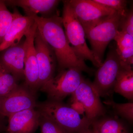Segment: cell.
<instances>
[{
	"label": "cell",
	"instance_id": "6da1fadb",
	"mask_svg": "<svg viewBox=\"0 0 133 133\" xmlns=\"http://www.w3.org/2000/svg\"><path fill=\"white\" fill-rule=\"evenodd\" d=\"M30 17L35 22L39 34L54 51L61 70L72 68L92 73V69L77 56L70 46L63 28L62 17L57 15L48 17L38 15Z\"/></svg>",
	"mask_w": 133,
	"mask_h": 133
},
{
	"label": "cell",
	"instance_id": "7a4b0ae2",
	"mask_svg": "<svg viewBox=\"0 0 133 133\" xmlns=\"http://www.w3.org/2000/svg\"><path fill=\"white\" fill-rule=\"evenodd\" d=\"M41 115L49 119L66 133H79L90 128L91 123L78 111L62 101L48 100L37 104Z\"/></svg>",
	"mask_w": 133,
	"mask_h": 133
},
{
	"label": "cell",
	"instance_id": "3957f363",
	"mask_svg": "<svg viewBox=\"0 0 133 133\" xmlns=\"http://www.w3.org/2000/svg\"><path fill=\"white\" fill-rule=\"evenodd\" d=\"M64 32L70 46L78 57L90 61L96 67L102 64L95 58L85 41V34L82 24L74 14L69 1H63L62 17Z\"/></svg>",
	"mask_w": 133,
	"mask_h": 133
},
{
	"label": "cell",
	"instance_id": "277c9868",
	"mask_svg": "<svg viewBox=\"0 0 133 133\" xmlns=\"http://www.w3.org/2000/svg\"><path fill=\"white\" fill-rule=\"evenodd\" d=\"M122 16L118 12L108 16L95 26L85 30L95 58L102 64L106 49L119 30Z\"/></svg>",
	"mask_w": 133,
	"mask_h": 133
},
{
	"label": "cell",
	"instance_id": "5b68a950",
	"mask_svg": "<svg viewBox=\"0 0 133 133\" xmlns=\"http://www.w3.org/2000/svg\"><path fill=\"white\" fill-rule=\"evenodd\" d=\"M81 72L75 68L62 70L41 90L47 94L50 100L62 101L71 95L80 85L84 78Z\"/></svg>",
	"mask_w": 133,
	"mask_h": 133
},
{
	"label": "cell",
	"instance_id": "8992f818",
	"mask_svg": "<svg viewBox=\"0 0 133 133\" xmlns=\"http://www.w3.org/2000/svg\"><path fill=\"white\" fill-rule=\"evenodd\" d=\"M122 65L116 48L110 49L104 63L95 72L94 87L100 97L109 95L114 87Z\"/></svg>",
	"mask_w": 133,
	"mask_h": 133
},
{
	"label": "cell",
	"instance_id": "52a82bcc",
	"mask_svg": "<svg viewBox=\"0 0 133 133\" xmlns=\"http://www.w3.org/2000/svg\"><path fill=\"white\" fill-rule=\"evenodd\" d=\"M100 97L92 83L84 78L72 94L71 101L74 104L79 103L81 105L85 117L91 123L104 116L105 113V109Z\"/></svg>",
	"mask_w": 133,
	"mask_h": 133
},
{
	"label": "cell",
	"instance_id": "ba28073f",
	"mask_svg": "<svg viewBox=\"0 0 133 133\" xmlns=\"http://www.w3.org/2000/svg\"><path fill=\"white\" fill-rule=\"evenodd\" d=\"M69 1L84 31L116 12L93 0H70Z\"/></svg>",
	"mask_w": 133,
	"mask_h": 133
},
{
	"label": "cell",
	"instance_id": "9c48e42d",
	"mask_svg": "<svg viewBox=\"0 0 133 133\" xmlns=\"http://www.w3.org/2000/svg\"><path fill=\"white\" fill-rule=\"evenodd\" d=\"M34 42L38 69V89H41L54 77L56 59L52 48L37 29Z\"/></svg>",
	"mask_w": 133,
	"mask_h": 133
},
{
	"label": "cell",
	"instance_id": "30bf717a",
	"mask_svg": "<svg viewBox=\"0 0 133 133\" xmlns=\"http://www.w3.org/2000/svg\"><path fill=\"white\" fill-rule=\"evenodd\" d=\"M37 29V27L35 22L24 35V42L26 85L34 94L38 89V69L34 42Z\"/></svg>",
	"mask_w": 133,
	"mask_h": 133
},
{
	"label": "cell",
	"instance_id": "8fae6325",
	"mask_svg": "<svg viewBox=\"0 0 133 133\" xmlns=\"http://www.w3.org/2000/svg\"><path fill=\"white\" fill-rule=\"evenodd\" d=\"M37 104L34 94L26 87L19 85L14 90L1 99L0 114L9 118L23 110L35 109Z\"/></svg>",
	"mask_w": 133,
	"mask_h": 133
},
{
	"label": "cell",
	"instance_id": "7c38bea8",
	"mask_svg": "<svg viewBox=\"0 0 133 133\" xmlns=\"http://www.w3.org/2000/svg\"><path fill=\"white\" fill-rule=\"evenodd\" d=\"M41 113L38 110H23L9 117L7 133H34L39 126Z\"/></svg>",
	"mask_w": 133,
	"mask_h": 133
},
{
	"label": "cell",
	"instance_id": "4fadbf2b",
	"mask_svg": "<svg viewBox=\"0 0 133 133\" xmlns=\"http://www.w3.org/2000/svg\"><path fill=\"white\" fill-rule=\"evenodd\" d=\"M24 42H20L2 51L0 57L1 63L17 79L24 77Z\"/></svg>",
	"mask_w": 133,
	"mask_h": 133
},
{
	"label": "cell",
	"instance_id": "5bb4252c",
	"mask_svg": "<svg viewBox=\"0 0 133 133\" xmlns=\"http://www.w3.org/2000/svg\"><path fill=\"white\" fill-rule=\"evenodd\" d=\"M14 11V18L0 45V52L20 42L35 22L31 17L22 15L17 10Z\"/></svg>",
	"mask_w": 133,
	"mask_h": 133
},
{
	"label": "cell",
	"instance_id": "9a60e30c",
	"mask_svg": "<svg viewBox=\"0 0 133 133\" xmlns=\"http://www.w3.org/2000/svg\"><path fill=\"white\" fill-rule=\"evenodd\" d=\"M59 2L57 0H12L5 2L11 6L21 8L26 16H29L39 14H49L55 10Z\"/></svg>",
	"mask_w": 133,
	"mask_h": 133
},
{
	"label": "cell",
	"instance_id": "2e32d148",
	"mask_svg": "<svg viewBox=\"0 0 133 133\" xmlns=\"http://www.w3.org/2000/svg\"><path fill=\"white\" fill-rule=\"evenodd\" d=\"M114 40L116 42V50L121 65L132 66L133 63V36L118 30Z\"/></svg>",
	"mask_w": 133,
	"mask_h": 133
},
{
	"label": "cell",
	"instance_id": "e0dca14e",
	"mask_svg": "<svg viewBox=\"0 0 133 133\" xmlns=\"http://www.w3.org/2000/svg\"><path fill=\"white\" fill-rule=\"evenodd\" d=\"M90 128L94 133H129L126 124L116 117H100L91 122Z\"/></svg>",
	"mask_w": 133,
	"mask_h": 133
},
{
	"label": "cell",
	"instance_id": "ac0fdd59",
	"mask_svg": "<svg viewBox=\"0 0 133 133\" xmlns=\"http://www.w3.org/2000/svg\"><path fill=\"white\" fill-rule=\"evenodd\" d=\"M114 91L129 100L133 99V71L132 66H122L114 87Z\"/></svg>",
	"mask_w": 133,
	"mask_h": 133
},
{
	"label": "cell",
	"instance_id": "d6986e66",
	"mask_svg": "<svg viewBox=\"0 0 133 133\" xmlns=\"http://www.w3.org/2000/svg\"><path fill=\"white\" fill-rule=\"evenodd\" d=\"M17 80L0 62V99L17 88Z\"/></svg>",
	"mask_w": 133,
	"mask_h": 133
},
{
	"label": "cell",
	"instance_id": "ffe728a7",
	"mask_svg": "<svg viewBox=\"0 0 133 133\" xmlns=\"http://www.w3.org/2000/svg\"><path fill=\"white\" fill-rule=\"evenodd\" d=\"M15 11L10 12L4 1H0V45L15 16Z\"/></svg>",
	"mask_w": 133,
	"mask_h": 133
},
{
	"label": "cell",
	"instance_id": "44dd1931",
	"mask_svg": "<svg viewBox=\"0 0 133 133\" xmlns=\"http://www.w3.org/2000/svg\"><path fill=\"white\" fill-rule=\"evenodd\" d=\"M104 103L111 106L114 111L129 123L132 124L133 121V103L128 102L123 104L116 103L113 101H105Z\"/></svg>",
	"mask_w": 133,
	"mask_h": 133
},
{
	"label": "cell",
	"instance_id": "7402d4cb",
	"mask_svg": "<svg viewBox=\"0 0 133 133\" xmlns=\"http://www.w3.org/2000/svg\"><path fill=\"white\" fill-rule=\"evenodd\" d=\"M95 2L113 10L124 16L128 10L127 9V1L124 0H93Z\"/></svg>",
	"mask_w": 133,
	"mask_h": 133
},
{
	"label": "cell",
	"instance_id": "603a6c76",
	"mask_svg": "<svg viewBox=\"0 0 133 133\" xmlns=\"http://www.w3.org/2000/svg\"><path fill=\"white\" fill-rule=\"evenodd\" d=\"M39 126L41 133H66L54 122L41 114Z\"/></svg>",
	"mask_w": 133,
	"mask_h": 133
},
{
	"label": "cell",
	"instance_id": "cb8c5ba5",
	"mask_svg": "<svg viewBox=\"0 0 133 133\" xmlns=\"http://www.w3.org/2000/svg\"><path fill=\"white\" fill-rule=\"evenodd\" d=\"M119 30L124 31L133 36V10L128 11L127 14L122 17Z\"/></svg>",
	"mask_w": 133,
	"mask_h": 133
},
{
	"label": "cell",
	"instance_id": "d4e9b609",
	"mask_svg": "<svg viewBox=\"0 0 133 133\" xmlns=\"http://www.w3.org/2000/svg\"><path fill=\"white\" fill-rule=\"evenodd\" d=\"M79 133H94L93 132V131H92L91 129V128H89L87 129H86V130H84V131H82V132H80Z\"/></svg>",
	"mask_w": 133,
	"mask_h": 133
},
{
	"label": "cell",
	"instance_id": "484cf974",
	"mask_svg": "<svg viewBox=\"0 0 133 133\" xmlns=\"http://www.w3.org/2000/svg\"><path fill=\"white\" fill-rule=\"evenodd\" d=\"M3 126L2 123L0 122V131L3 130Z\"/></svg>",
	"mask_w": 133,
	"mask_h": 133
},
{
	"label": "cell",
	"instance_id": "4316f807",
	"mask_svg": "<svg viewBox=\"0 0 133 133\" xmlns=\"http://www.w3.org/2000/svg\"><path fill=\"white\" fill-rule=\"evenodd\" d=\"M1 99H0V105H1Z\"/></svg>",
	"mask_w": 133,
	"mask_h": 133
}]
</instances>
